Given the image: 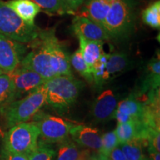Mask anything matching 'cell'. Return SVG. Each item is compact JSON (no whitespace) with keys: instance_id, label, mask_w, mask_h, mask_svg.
<instances>
[{"instance_id":"1","label":"cell","mask_w":160,"mask_h":160,"mask_svg":"<svg viewBox=\"0 0 160 160\" xmlns=\"http://www.w3.org/2000/svg\"><path fill=\"white\" fill-rule=\"evenodd\" d=\"M30 43L33 49L23 57L19 65L46 80L59 75L73 76L70 57L54 29L40 30L38 37Z\"/></svg>"},{"instance_id":"2","label":"cell","mask_w":160,"mask_h":160,"mask_svg":"<svg viewBox=\"0 0 160 160\" xmlns=\"http://www.w3.org/2000/svg\"><path fill=\"white\" fill-rule=\"evenodd\" d=\"M46 103L59 111H68L77 101L83 83L73 76L59 75L46 80Z\"/></svg>"},{"instance_id":"3","label":"cell","mask_w":160,"mask_h":160,"mask_svg":"<svg viewBox=\"0 0 160 160\" xmlns=\"http://www.w3.org/2000/svg\"><path fill=\"white\" fill-rule=\"evenodd\" d=\"M43 85L0 110L7 127L28 122L45 105L46 91Z\"/></svg>"},{"instance_id":"4","label":"cell","mask_w":160,"mask_h":160,"mask_svg":"<svg viewBox=\"0 0 160 160\" xmlns=\"http://www.w3.org/2000/svg\"><path fill=\"white\" fill-rule=\"evenodd\" d=\"M134 21L133 0H111L104 28L111 39H122L131 34Z\"/></svg>"},{"instance_id":"5","label":"cell","mask_w":160,"mask_h":160,"mask_svg":"<svg viewBox=\"0 0 160 160\" xmlns=\"http://www.w3.org/2000/svg\"><path fill=\"white\" fill-rule=\"evenodd\" d=\"M39 135V130L33 122L19 123L5 133L2 149L28 156L37 148Z\"/></svg>"},{"instance_id":"6","label":"cell","mask_w":160,"mask_h":160,"mask_svg":"<svg viewBox=\"0 0 160 160\" xmlns=\"http://www.w3.org/2000/svg\"><path fill=\"white\" fill-rule=\"evenodd\" d=\"M40 29L30 25L12 10L7 3L0 0V33L20 43H28L38 37Z\"/></svg>"},{"instance_id":"7","label":"cell","mask_w":160,"mask_h":160,"mask_svg":"<svg viewBox=\"0 0 160 160\" xmlns=\"http://www.w3.org/2000/svg\"><path fill=\"white\" fill-rule=\"evenodd\" d=\"M33 122L39 130L42 138L48 143L62 142L68 139L74 123L40 111L33 117Z\"/></svg>"},{"instance_id":"8","label":"cell","mask_w":160,"mask_h":160,"mask_svg":"<svg viewBox=\"0 0 160 160\" xmlns=\"http://www.w3.org/2000/svg\"><path fill=\"white\" fill-rule=\"evenodd\" d=\"M7 74L9 75L13 85V102L21 99L24 95L42 85L46 82V79L37 73L21 65Z\"/></svg>"},{"instance_id":"9","label":"cell","mask_w":160,"mask_h":160,"mask_svg":"<svg viewBox=\"0 0 160 160\" xmlns=\"http://www.w3.org/2000/svg\"><path fill=\"white\" fill-rule=\"evenodd\" d=\"M25 51L26 48L22 43L0 33V69L4 73H9L17 68Z\"/></svg>"},{"instance_id":"10","label":"cell","mask_w":160,"mask_h":160,"mask_svg":"<svg viewBox=\"0 0 160 160\" xmlns=\"http://www.w3.org/2000/svg\"><path fill=\"white\" fill-rule=\"evenodd\" d=\"M144 102L145 99L142 100L140 96L134 93L118 103L115 113L118 123L142 122L145 111Z\"/></svg>"},{"instance_id":"11","label":"cell","mask_w":160,"mask_h":160,"mask_svg":"<svg viewBox=\"0 0 160 160\" xmlns=\"http://www.w3.org/2000/svg\"><path fill=\"white\" fill-rule=\"evenodd\" d=\"M72 30L75 35L81 36L93 41L110 40L109 35L104 28L85 16H76L72 21Z\"/></svg>"},{"instance_id":"12","label":"cell","mask_w":160,"mask_h":160,"mask_svg":"<svg viewBox=\"0 0 160 160\" xmlns=\"http://www.w3.org/2000/svg\"><path fill=\"white\" fill-rule=\"evenodd\" d=\"M117 99L111 90H106L94 100L91 108L93 118L99 122H107L115 119Z\"/></svg>"},{"instance_id":"13","label":"cell","mask_w":160,"mask_h":160,"mask_svg":"<svg viewBox=\"0 0 160 160\" xmlns=\"http://www.w3.org/2000/svg\"><path fill=\"white\" fill-rule=\"evenodd\" d=\"M70 134L75 142L82 147L93 150L97 153L100 151L102 135L99 130L78 124L71 129Z\"/></svg>"},{"instance_id":"14","label":"cell","mask_w":160,"mask_h":160,"mask_svg":"<svg viewBox=\"0 0 160 160\" xmlns=\"http://www.w3.org/2000/svg\"><path fill=\"white\" fill-rule=\"evenodd\" d=\"M111 2V0H87L79 15L89 18L104 28Z\"/></svg>"},{"instance_id":"15","label":"cell","mask_w":160,"mask_h":160,"mask_svg":"<svg viewBox=\"0 0 160 160\" xmlns=\"http://www.w3.org/2000/svg\"><path fill=\"white\" fill-rule=\"evenodd\" d=\"M160 84V59L159 56L153 58L148 63L145 77L142 82L138 95H145L150 90L159 88Z\"/></svg>"},{"instance_id":"16","label":"cell","mask_w":160,"mask_h":160,"mask_svg":"<svg viewBox=\"0 0 160 160\" xmlns=\"http://www.w3.org/2000/svg\"><path fill=\"white\" fill-rule=\"evenodd\" d=\"M6 3L28 25H35V18L41 11L37 4L31 0H10Z\"/></svg>"},{"instance_id":"17","label":"cell","mask_w":160,"mask_h":160,"mask_svg":"<svg viewBox=\"0 0 160 160\" xmlns=\"http://www.w3.org/2000/svg\"><path fill=\"white\" fill-rule=\"evenodd\" d=\"M77 37L79 41V49L83 59L91 70L96 62L104 53V42L86 39L81 36H78Z\"/></svg>"},{"instance_id":"18","label":"cell","mask_w":160,"mask_h":160,"mask_svg":"<svg viewBox=\"0 0 160 160\" xmlns=\"http://www.w3.org/2000/svg\"><path fill=\"white\" fill-rule=\"evenodd\" d=\"M129 65V59L125 53H109L106 64V75L108 79L111 75L122 72Z\"/></svg>"},{"instance_id":"19","label":"cell","mask_w":160,"mask_h":160,"mask_svg":"<svg viewBox=\"0 0 160 160\" xmlns=\"http://www.w3.org/2000/svg\"><path fill=\"white\" fill-rule=\"evenodd\" d=\"M70 62L71 65L73 67L76 71L79 73L85 80H87L89 83H93V75L92 71L89 66L87 65L85 61L84 60L82 52L79 48L77 50L71 57H70Z\"/></svg>"},{"instance_id":"20","label":"cell","mask_w":160,"mask_h":160,"mask_svg":"<svg viewBox=\"0 0 160 160\" xmlns=\"http://www.w3.org/2000/svg\"><path fill=\"white\" fill-rule=\"evenodd\" d=\"M108 56L109 53H106L104 52L91 68L93 83L98 88H101L104 82L108 79L105 70Z\"/></svg>"},{"instance_id":"21","label":"cell","mask_w":160,"mask_h":160,"mask_svg":"<svg viewBox=\"0 0 160 160\" xmlns=\"http://www.w3.org/2000/svg\"><path fill=\"white\" fill-rule=\"evenodd\" d=\"M142 19L145 25L155 29L160 28V2H154L142 11Z\"/></svg>"},{"instance_id":"22","label":"cell","mask_w":160,"mask_h":160,"mask_svg":"<svg viewBox=\"0 0 160 160\" xmlns=\"http://www.w3.org/2000/svg\"><path fill=\"white\" fill-rule=\"evenodd\" d=\"M13 85L9 75H0V110L13 102Z\"/></svg>"},{"instance_id":"23","label":"cell","mask_w":160,"mask_h":160,"mask_svg":"<svg viewBox=\"0 0 160 160\" xmlns=\"http://www.w3.org/2000/svg\"><path fill=\"white\" fill-rule=\"evenodd\" d=\"M121 150L126 160H142L143 155V145L139 140H133L121 144Z\"/></svg>"},{"instance_id":"24","label":"cell","mask_w":160,"mask_h":160,"mask_svg":"<svg viewBox=\"0 0 160 160\" xmlns=\"http://www.w3.org/2000/svg\"><path fill=\"white\" fill-rule=\"evenodd\" d=\"M81 151L74 142L66 139L61 142L57 160H79Z\"/></svg>"},{"instance_id":"25","label":"cell","mask_w":160,"mask_h":160,"mask_svg":"<svg viewBox=\"0 0 160 160\" xmlns=\"http://www.w3.org/2000/svg\"><path fill=\"white\" fill-rule=\"evenodd\" d=\"M41 9L52 14L62 15L71 13L60 0H31Z\"/></svg>"},{"instance_id":"26","label":"cell","mask_w":160,"mask_h":160,"mask_svg":"<svg viewBox=\"0 0 160 160\" xmlns=\"http://www.w3.org/2000/svg\"><path fill=\"white\" fill-rule=\"evenodd\" d=\"M119 143L118 141L115 131L108 132L102 136V146L100 151L98 152L99 154L108 157L110 153L115 148L119 146Z\"/></svg>"},{"instance_id":"27","label":"cell","mask_w":160,"mask_h":160,"mask_svg":"<svg viewBox=\"0 0 160 160\" xmlns=\"http://www.w3.org/2000/svg\"><path fill=\"white\" fill-rule=\"evenodd\" d=\"M56 152L52 148L43 143L38 144L37 148L31 152L28 157V160H52Z\"/></svg>"},{"instance_id":"28","label":"cell","mask_w":160,"mask_h":160,"mask_svg":"<svg viewBox=\"0 0 160 160\" xmlns=\"http://www.w3.org/2000/svg\"><path fill=\"white\" fill-rule=\"evenodd\" d=\"M0 160H28L27 155L21 154V153H11L5 150L2 149L0 153Z\"/></svg>"},{"instance_id":"29","label":"cell","mask_w":160,"mask_h":160,"mask_svg":"<svg viewBox=\"0 0 160 160\" xmlns=\"http://www.w3.org/2000/svg\"><path fill=\"white\" fill-rule=\"evenodd\" d=\"M60 1L72 13L82 5L85 0H60Z\"/></svg>"},{"instance_id":"30","label":"cell","mask_w":160,"mask_h":160,"mask_svg":"<svg viewBox=\"0 0 160 160\" xmlns=\"http://www.w3.org/2000/svg\"><path fill=\"white\" fill-rule=\"evenodd\" d=\"M108 158L111 160H126L122 151L120 148L117 147L112 151L108 156Z\"/></svg>"},{"instance_id":"31","label":"cell","mask_w":160,"mask_h":160,"mask_svg":"<svg viewBox=\"0 0 160 160\" xmlns=\"http://www.w3.org/2000/svg\"><path fill=\"white\" fill-rule=\"evenodd\" d=\"M91 153L88 150H85L80 153L79 160H91Z\"/></svg>"},{"instance_id":"32","label":"cell","mask_w":160,"mask_h":160,"mask_svg":"<svg viewBox=\"0 0 160 160\" xmlns=\"http://www.w3.org/2000/svg\"><path fill=\"white\" fill-rule=\"evenodd\" d=\"M149 154L151 160H160L159 152H151V153H149Z\"/></svg>"},{"instance_id":"33","label":"cell","mask_w":160,"mask_h":160,"mask_svg":"<svg viewBox=\"0 0 160 160\" xmlns=\"http://www.w3.org/2000/svg\"><path fill=\"white\" fill-rule=\"evenodd\" d=\"M98 155H99V157L100 160H111L108 157H105V156L99 154V153H98Z\"/></svg>"},{"instance_id":"34","label":"cell","mask_w":160,"mask_h":160,"mask_svg":"<svg viewBox=\"0 0 160 160\" xmlns=\"http://www.w3.org/2000/svg\"><path fill=\"white\" fill-rule=\"evenodd\" d=\"M142 160H151V159H150V158H148V157H144L143 159H142Z\"/></svg>"},{"instance_id":"35","label":"cell","mask_w":160,"mask_h":160,"mask_svg":"<svg viewBox=\"0 0 160 160\" xmlns=\"http://www.w3.org/2000/svg\"><path fill=\"white\" fill-rule=\"evenodd\" d=\"M2 73H3V72H2V70L0 69V75H1V74H2Z\"/></svg>"}]
</instances>
